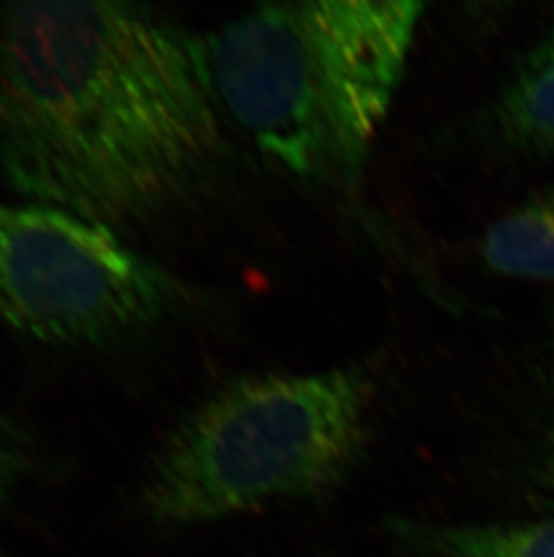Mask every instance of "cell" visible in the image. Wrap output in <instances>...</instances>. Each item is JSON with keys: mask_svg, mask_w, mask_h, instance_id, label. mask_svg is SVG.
Returning a JSON list of instances; mask_svg holds the SVG:
<instances>
[{"mask_svg": "<svg viewBox=\"0 0 554 557\" xmlns=\"http://www.w3.org/2000/svg\"><path fill=\"white\" fill-rule=\"evenodd\" d=\"M205 40L125 2L0 8V177L32 202L139 226L222 145Z\"/></svg>", "mask_w": 554, "mask_h": 557, "instance_id": "6da1fadb", "label": "cell"}, {"mask_svg": "<svg viewBox=\"0 0 554 557\" xmlns=\"http://www.w3.org/2000/svg\"><path fill=\"white\" fill-rule=\"evenodd\" d=\"M425 10L414 0L256 5L205 40L222 111L299 180L353 185L402 87Z\"/></svg>", "mask_w": 554, "mask_h": 557, "instance_id": "7a4b0ae2", "label": "cell"}, {"mask_svg": "<svg viewBox=\"0 0 554 557\" xmlns=\"http://www.w3.org/2000/svg\"><path fill=\"white\" fill-rule=\"evenodd\" d=\"M372 397L356 369L232 381L167 441L142 493L147 515L191 527L330 495L364 455Z\"/></svg>", "mask_w": 554, "mask_h": 557, "instance_id": "3957f363", "label": "cell"}, {"mask_svg": "<svg viewBox=\"0 0 554 557\" xmlns=\"http://www.w3.org/2000/svg\"><path fill=\"white\" fill-rule=\"evenodd\" d=\"M177 284L111 227L54 206L0 202V321L65 347L117 342L163 320Z\"/></svg>", "mask_w": 554, "mask_h": 557, "instance_id": "277c9868", "label": "cell"}, {"mask_svg": "<svg viewBox=\"0 0 554 557\" xmlns=\"http://www.w3.org/2000/svg\"><path fill=\"white\" fill-rule=\"evenodd\" d=\"M389 531L425 557H554V520L427 523L394 518Z\"/></svg>", "mask_w": 554, "mask_h": 557, "instance_id": "5b68a950", "label": "cell"}, {"mask_svg": "<svg viewBox=\"0 0 554 557\" xmlns=\"http://www.w3.org/2000/svg\"><path fill=\"white\" fill-rule=\"evenodd\" d=\"M493 120L513 147L554 156V26L502 90Z\"/></svg>", "mask_w": 554, "mask_h": 557, "instance_id": "8992f818", "label": "cell"}, {"mask_svg": "<svg viewBox=\"0 0 554 557\" xmlns=\"http://www.w3.org/2000/svg\"><path fill=\"white\" fill-rule=\"evenodd\" d=\"M482 258L504 276L554 282V188L493 222L482 240Z\"/></svg>", "mask_w": 554, "mask_h": 557, "instance_id": "52a82bcc", "label": "cell"}, {"mask_svg": "<svg viewBox=\"0 0 554 557\" xmlns=\"http://www.w3.org/2000/svg\"><path fill=\"white\" fill-rule=\"evenodd\" d=\"M26 468V455L21 442L0 422V502L8 496Z\"/></svg>", "mask_w": 554, "mask_h": 557, "instance_id": "ba28073f", "label": "cell"}, {"mask_svg": "<svg viewBox=\"0 0 554 557\" xmlns=\"http://www.w3.org/2000/svg\"><path fill=\"white\" fill-rule=\"evenodd\" d=\"M544 482L545 490L550 491L554 505V419L553 426L547 433V447H545L544 455Z\"/></svg>", "mask_w": 554, "mask_h": 557, "instance_id": "9c48e42d", "label": "cell"}]
</instances>
